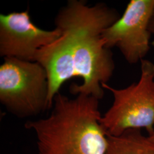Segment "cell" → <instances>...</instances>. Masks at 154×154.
Listing matches in <instances>:
<instances>
[{
    "label": "cell",
    "instance_id": "1",
    "mask_svg": "<svg viewBox=\"0 0 154 154\" xmlns=\"http://www.w3.org/2000/svg\"><path fill=\"white\" fill-rule=\"evenodd\" d=\"M120 16L103 4L88 6L83 0H70L55 18L61 36L39 50L35 57L48 75V103H53L61 86L73 77H81V85L72 83L70 90L102 99V85L107 83L115 69L112 54L102 34Z\"/></svg>",
    "mask_w": 154,
    "mask_h": 154
},
{
    "label": "cell",
    "instance_id": "2",
    "mask_svg": "<svg viewBox=\"0 0 154 154\" xmlns=\"http://www.w3.org/2000/svg\"><path fill=\"white\" fill-rule=\"evenodd\" d=\"M99 100L84 94L74 99L57 94L48 117L25 124L35 133L38 154H106L108 138Z\"/></svg>",
    "mask_w": 154,
    "mask_h": 154
},
{
    "label": "cell",
    "instance_id": "3",
    "mask_svg": "<svg viewBox=\"0 0 154 154\" xmlns=\"http://www.w3.org/2000/svg\"><path fill=\"white\" fill-rule=\"evenodd\" d=\"M140 64L137 82L123 88L102 85L114 97L112 106L100 119L109 136H118L130 129L145 128L149 136L154 132V63L143 59Z\"/></svg>",
    "mask_w": 154,
    "mask_h": 154
},
{
    "label": "cell",
    "instance_id": "4",
    "mask_svg": "<svg viewBox=\"0 0 154 154\" xmlns=\"http://www.w3.org/2000/svg\"><path fill=\"white\" fill-rule=\"evenodd\" d=\"M48 79L37 62L4 58L0 66V100L19 118L37 116L48 110Z\"/></svg>",
    "mask_w": 154,
    "mask_h": 154
},
{
    "label": "cell",
    "instance_id": "5",
    "mask_svg": "<svg viewBox=\"0 0 154 154\" xmlns=\"http://www.w3.org/2000/svg\"><path fill=\"white\" fill-rule=\"evenodd\" d=\"M154 13V0H131L122 16L103 32L107 48L117 47L125 60L135 64L150 49L149 26Z\"/></svg>",
    "mask_w": 154,
    "mask_h": 154
},
{
    "label": "cell",
    "instance_id": "6",
    "mask_svg": "<svg viewBox=\"0 0 154 154\" xmlns=\"http://www.w3.org/2000/svg\"><path fill=\"white\" fill-rule=\"evenodd\" d=\"M61 35L60 30H45L32 21L28 11L0 15V55L34 62L39 50Z\"/></svg>",
    "mask_w": 154,
    "mask_h": 154
},
{
    "label": "cell",
    "instance_id": "7",
    "mask_svg": "<svg viewBox=\"0 0 154 154\" xmlns=\"http://www.w3.org/2000/svg\"><path fill=\"white\" fill-rule=\"evenodd\" d=\"M106 154H154V141L140 130L130 129L118 136H109Z\"/></svg>",
    "mask_w": 154,
    "mask_h": 154
},
{
    "label": "cell",
    "instance_id": "8",
    "mask_svg": "<svg viewBox=\"0 0 154 154\" xmlns=\"http://www.w3.org/2000/svg\"><path fill=\"white\" fill-rule=\"evenodd\" d=\"M149 31L151 32V34H154V13L153 16L152 17V18L151 20L150 23H149Z\"/></svg>",
    "mask_w": 154,
    "mask_h": 154
},
{
    "label": "cell",
    "instance_id": "9",
    "mask_svg": "<svg viewBox=\"0 0 154 154\" xmlns=\"http://www.w3.org/2000/svg\"><path fill=\"white\" fill-rule=\"evenodd\" d=\"M148 136H149V135H148ZM149 137L151 140H152V141H154V132H153L151 135H149Z\"/></svg>",
    "mask_w": 154,
    "mask_h": 154
}]
</instances>
